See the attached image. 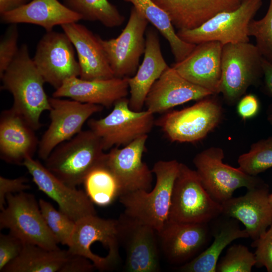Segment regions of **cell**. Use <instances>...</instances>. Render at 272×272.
Wrapping results in <instances>:
<instances>
[{"mask_svg": "<svg viewBox=\"0 0 272 272\" xmlns=\"http://www.w3.org/2000/svg\"><path fill=\"white\" fill-rule=\"evenodd\" d=\"M1 89L13 97L12 107L35 130L41 126L40 117L49 111V98L45 92L43 77L30 56L27 44H23L9 67L0 77Z\"/></svg>", "mask_w": 272, "mask_h": 272, "instance_id": "6da1fadb", "label": "cell"}, {"mask_svg": "<svg viewBox=\"0 0 272 272\" xmlns=\"http://www.w3.org/2000/svg\"><path fill=\"white\" fill-rule=\"evenodd\" d=\"M180 163L176 160H160L152 169L156 178L151 191L137 190L122 194L119 201L124 214L152 227L158 233L169 220L174 183Z\"/></svg>", "mask_w": 272, "mask_h": 272, "instance_id": "7a4b0ae2", "label": "cell"}, {"mask_svg": "<svg viewBox=\"0 0 272 272\" xmlns=\"http://www.w3.org/2000/svg\"><path fill=\"white\" fill-rule=\"evenodd\" d=\"M104 151L100 139L92 130H82L55 147L44 166L62 181L76 187L93 169L105 163Z\"/></svg>", "mask_w": 272, "mask_h": 272, "instance_id": "3957f363", "label": "cell"}, {"mask_svg": "<svg viewBox=\"0 0 272 272\" xmlns=\"http://www.w3.org/2000/svg\"><path fill=\"white\" fill-rule=\"evenodd\" d=\"M119 244L118 220L91 215L76 222L67 251L86 257L96 268L105 271L118 262Z\"/></svg>", "mask_w": 272, "mask_h": 272, "instance_id": "277c9868", "label": "cell"}, {"mask_svg": "<svg viewBox=\"0 0 272 272\" xmlns=\"http://www.w3.org/2000/svg\"><path fill=\"white\" fill-rule=\"evenodd\" d=\"M262 59L255 45L249 42L223 45L220 93L227 104L234 105L248 88L260 84L263 76Z\"/></svg>", "mask_w": 272, "mask_h": 272, "instance_id": "5b68a950", "label": "cell"}, {"mask_svg": "<svg viewBox=\"0 0 272 272\" xmlns=\"http://www.w3.org/2000/svg\"><path fill=\"white\" fill-rule=\"evenodd\" d=\"M222 213V205L210 195L196 170L180 163L172 192L168 221L209 223Z\"/></svg>", "mask_w": 272, "mask_h": 272, "instance_id": "8992f818", "label": "cell"}, {"mask_svg": "<svg viewBox=\"0 0 272 272\" xmlns=\"http://www.w3.org/2000/svg\"><path fill=\"white\" fill-rule=\"evenodd\" d=\"M6 204L0 214V228L23 243L57 250L58 242L43 217L35 196L25 191L8 194Z\"/></svg>", "mask_w": 272, "mask_h": 272, "instance_id": "52a82bcc", "label": "cell"}, {"mask_svg": "<svg viewBox=\"0 0 272 272\" xmlns=\"http://www.w3.org/2000/svg\"><path fill=\"white\" fill-rule=\"evenodd\" d=\"M214 95L183 109L167 111L155 121V124L171 142H198L218 125L223 116L221 104Z\"/></svg>", "mask_w": 272, "mask_h": 272, "instance_id": "ba28073f", "label": "cell"}, {"mask_svg": "<svg viewBox=\"0 0 272 272\" xmlns=\"http://www.w3.org/2000/svg\"><path fill=\"white\" fill-rule=\"evenodd\" d=\"M262 4V0H244L236 10L220 12L197 27L179 29L184 41L198 44L218 41L222 45L249 42L248 27Z\"/></svg>", "mask_w": 272, "mask_h": 272, "instance_id": "9c48e42d", "label": "cell"}, {"mask_svg": "<svg viewBox=\"0 0 272 272\" xmlns=\"http://www.w3.org/2000/svg\"><path fill=\"white\" fill-rule=\"evenodd\" d=\"M221 148L211 147L197 153L193 159L196 171L205 189L212 197L222 204L233 196L241 187L249 189L264 181L257 176L244 173L223 163Z\"/></svg>", "mask_w": 272, "mask_h": 272, "instance_id": "30bf717a", "label": "cell"}, {"mask_svg": "<svg viewBox=\"0 0 272 272\" xmlns=\"http://www.w3.org/2000/svg\"><path fill=\"white\" fill-rule=\"evenodd\" d=\"M154 114L147 110L136 111L126 97L116 101L112 111L100 119H89L88 125L101 140L104 151L125 146L148 135L155 124Z\"/></svg>", "mask_w": 272, "mask_h": 272, "instance_id": "8fae6325", "label": "cell"}, {"mask_svg": "<svg viewBox=\"0 0 272 272\" xmlns=\"http://www.w3.org/2000/svg\"><path fill=\"white\" fill-rule=\"evenodd\" d=\"M49 100L50 122L39 140L37 150L39 158L44 161L58 145L80 132L89 118L103 108L101 105L71 99L52 97Z\"/></svg>", "mask_w": 272, "mask_h": 272, "instance_id": "7c38bea8", "label": "cell"}, {"mask_svg": "<svg viewBox=\"0 0 272 272\" xmlns=\"http://www.w3.org/2000/svg\"><path fill=\"white\" fill-rule=\"evenodd\" d=\"M148 23L133 7L125 27L117 37L104 40L99 36L114 77L130 78L136 73L145 51L144 36Z\"/></svg>", "mask_w": 272, "mask_h": 272, "instance_id": "4fadbf2b", "label": "cell"}, {"mask_svg": "<svg viewBox=\"0 0 272 272\" xmlns=\"http://www.w3.org/2000/svg\"><path fill=\"white\" fill-rule=\"evenodd\" d=\"M32 60L45 82L55 90L66 80L80 76L74 46L64 32H46L38 41Z\"/></svg>", "mask_w": 272, "mask_h": 272, "instance_id": "5bb4252c", "label": "cell"}, {"mask_svg": "<svg viewBox=\"0 0 272 272\" xmlns=\"http://www.w3.org/2000/svg\"><path fill=\"white\" fill-rule=\"evenodd\" d=\"M117 220L119 241L124 245L126 253L124 269L129 272L159 271L156 231L124 214Z\"/></svg>", "mask_w": 272, "mask_h": 272, "instance_id": "9a60e30c", "label": "cell"}, {"mask_svg": "<svg viewBox=\"0 0 272 272\" xmlns=\"http://www.w3.org/2000/svg\"><path fill=\"white\" fill-rule=\"evenodd\" d=\"M148 137L143 135L122 148L113 147L106 153L105 165L118 181L120 195L137 190H150L153 173L142 161Z\"/></svg>", "mask_w": 272, "mask_h": 272, "instance_id": "2e32d148", "label": "cell"}, {"mask_svg": "<svg viewBox=\"0 0 272 272\" xmlns=\"http://www.w3.org/2000/svg\"><path fill=\"white\" fill-rule=\"evenodd\" d=\"M22 165L27 169L38 189L55 201L59 210L74 221L96 215L94 203L85 192L62 181L39 161L28 157Z\"/></svg>", "mask_w": 272, "mask_h": 272, "instance_id": "e0dca14e", "label": "cell"}, {"mask_svg": "<svg viewBox=\"0 0 272 272\" xmlns=\"http://www.w3.org/2000/svg\"><path fill=\"white\" fill-rule=\"evenodd\" d=\"M162 250L172 263H185L209 246L212 235L209 223L168 221L160 232Z\"/></svg>", "mask_w": 272, "mask_h": 272, "instance_id": "ac0fdd59", "label": "cell"}, {"mask_svg": "<svg viewBox=\"0 0 272 272\" xmlns=\"http://www.w3.org/2000/svg\"><path fill=\"white\" fill-rule=\"evenodd\" d=\"M269 188L263 182L247 189L244 195L233 197L222 203V214L243 224L253 240L263 234L272 224V210L268 201Z\"/></svg>", "mask_w": 272, "mask_h": 272, "instance_id": "d6986e66", "label": "cell"}, {"mask_svg": "<svg viewBox=\"0 0 272 272\" xmlns=\"http://www.w3.org/2000/svg\"><path fill=\"white\" fill-rule=\"evenodd\" d=\"M222 47L218 41L196 44L189 54L172 67L186 80L218 95L222 77Z\"/></svg>", "mask_w": 272, "mask_h": 272, "instance_id": "ffe728a7", "label": "cell"}, {"mask_svg": "<svg viewBox=\"0 0 272 272\" xmlns=\"http://www.w3.org/2000/svg\"><path fill=\"white\" fill-rule=\"evenodd\" d=\"M212 95L210 91L191 83L169 66L152 86L145 105L146 110L154 114L164 113L175 106Z\"/></svg>", "mask_w": 272, "mask_h": 272, "instance_id": "44dd1931", "label": "cell"}, {"mask_svg": "<svg viewBox=\"0 0 272 272\" xmlns=\"http://www.w3.org/2000/svg\"><path fill=\"white\" fill-rule=\"evenodd\" d=\"M35 130L12 107L0 115V157L6 162L21 165L38 150Z\"/></svg>", "mask_w": 272, "mask_h": 272, "instance_id": "7402d4cb", "label": "cell"}, {"mask_svg": "<svg viewBox=\"0 0 272 272\" xmlns=\"http://www.w3.org/2000/svg\"><path fill=\"white\" fill-rule=\"evenodd\" d=\"M61 27L76 50L81 70L80 78L93 80L114 77L99 36L78 22L64 24Z\"/></svg>", "mask_w": 272, "mask_h": 272, "instance_id": "603a6c76", "label": "cell"}, {"mask_svg": "<svg viewBox=\"0 0 272 272\" xmlns=\"http://www.w3.org/2000/svg\"><path fill=\"white\" fill-rule=\"evenodd\" d=\"M128 78L106 80H84L72 77L66 80L52 94L55 98H68L84 103L109 108L129 94Z\"/></svg>", "mask_w": 272, "mask_h": 272, "instance_id": "cb8c5ba5", "label": "cell"}, {"mask_svg": "<svg viewBox=\"0 0 272 272\" xmlns=\"http://www.w3.org/2000/svg\"><path fill=\"white\" fill-rule=\"evenodd\" d=\"M143 60L134 76L128 78L129 107L143 110L146 98L155 82L169 67L161 51L156 30L150 28L146 32V48Z\"/></svg>", "mask_w": 272, "mask_h": 272, "instance_id": "d4e9b609", "label": "cell"}, {"mask_svg": "<svg viewBox=\"0 0 272 272\" xmlns=\"http://www.w3.org/2000/svg\"><path fill=\"white\" fill-rule=\"evenodd\" d=\"M179 29L198 27L216 14L237 9L244 0H152Z\"/></svg>", "mask_w": 272, "mask_h": 272, "instance_id": "484cf974", "label": "cell"}, {"mask_svg": "<svg viewBox=\"0 0 272 272\" xmlns=\"http://www.w3.org/2000/svg\"><path fill=\"white\" fill-rule=\"evenodd\" d=\"M213 242L194 258L178 268L184 272H216L220 255L232 241L249 238L245 229H241L239 221L222 214L209 223Z\"/></svg>", "mask_w": 272, "mask_h": 272, "instance_id": "4316f807", "label": "cell"}, {"mask_svg": "<svg viewBox=\"0 0 272 272\" xmlns=\"http://www.w3.org/2000/svg\"><path fill=\"white\" fill-rule=\"evenodd\" d=\"M83 20L58 0H32L26 5L1 15L5 24L27 23L38 25L46 32L54 27Z\"/></svg>", "mask_w": 272, "mask_h": 272, "instance_id": "83f0119b", "label": "cell"}, {"mask_svg": "<svg viewBox=\"0 0 272 272\" xmlns=\"http://www.w3.org/2000/svg\"><path fill=\"white\" fill-rule=\"evenodd\" d=\"M69 256L67 250H49L25 243L20 254L2 271L60 272Z\"/></svg>", "mask_w": 272, "mask_h": 272, "instance_id": "f1b7e54d", "label": "cell"}, {"mask_svg": "<svg viewBox=\"0 0 272 272\" xmlns=\"http://www.w3.org/2000/svg\"><path fill=\"white\" fill-rule=\"evenodd\" d=\"M132 4L168 42L175 62L184 59L196 44L182 40L175 32L168 14L152 0H123Z\"/></svg>", "mask_w": 272, "mask_h": 272, "instance_id": "f546056e", "label": "cell"}, {"mask_svg": "<svg viewBox=\"0 0 272 272\" xmlns=\"http://www.w3.org/2000/svg\"><path fill=\"white\" fill-rule=\"evenodd\" d=\"M83 183L89 198L98 206L110 205L120 194L118 181L105 163L93 169Z\"/></svg>", "mask_w": 272, "mask_h": 272, "instance_id": "4dcf8cb0", "label": "cell"}, {"mask_svg": "<svg viewBox=\"0 0 272 272\" xmlns=\"http://www.w3.org/2000/svg\"><path fill=\"white\" fill-rule=\"evenodd\" d=\"M71 11L83 20L98 21L108 28L120 26L125 21L117 8L108 0H62Z\"/></svg>", "mask_w": 272, "mask_h": 272, "instance_id": "1f68e13d", "label": "cell"}, {"mask_svg": "<svg viewBox=\"0 0 272 272\" xmlns=\"http://www.w3.org/2000/svg\"><path fill=\"white\" fill-rule=\"evenodd\" d=\"M237 162L238 168L251 176L271 168L272 135L252 144L249 151L239 156Z\"/></svg>", "mask_w": 272, "mask_h": 272, "instance_id": "d6a6232c", "label": "cell"}, {"mask_svg": "<svg viewBox=\"0 0 272 272\" xmlns=\"http://www.w3.org/2000/svg\"><path fill=\"white\" fill-rule=\"evenodd\" d=\"M38 202L45 222L58 243L67 246L76 222L59 210H56L50 202L43 199Z\"/></svg>", "mask_w": 272, "mask_h": 272, "instance_id": "836d02e7", "label": "cell"}, {"mask_svg": "<svg viewBox=\"0 0 272 272\" xmlns=\"http://www.w3.org/2000/svg\"><path fill=\"white\" fill-rule=\"evenodd\" d=\"M256 263L254 253L242 244H233L229 247L218 261L216 272H250Z\"/></svg>", "mask_w": 272, "mask_h": 272, "instance_id": "e575fe53", "label": "cell"}, {"mask_svg": "<svg viewBox=\"0 0 272 272\" xmlns=\"http://www.w3.org/2000/svg\"><path fill=\"white\" fill-rule=\"evenodd\" d=\"M248 35L255 38V46L262 57L272 62V0H269L267 11L262 19L250 22Z\"/></svg>", "mask_w": 272, "mask_h": 272, "instance_id": "d590c367", "label": "cell"}, {"mask_svg": "<svg viewBox=\"0 0 272 272\" xmlns=\"http://www.w3.org/2000/svg\"><path fill=\"white\" fill-rule=\"evenodd\" d=\"M18 39L17 24H10L0 41V77L12 63L19 51Z\"/></svg>", "mask_w": 272, "mask_h": 272, "instance_id": "8d00e7d4", "label": "cell"}, {"mask_svg": "<svg viewBox=\"0 0 272 272\" xmlns=\"http://www.w3.org/2000/svg\"><path fill=\"white\" fill-rule=\"evenodd\" d=\"M255 248L257 267H264L268 272H272V224L265 233L251 244Z\"/></svg>", "mask_w": 272, "mask_h": 272, "instance_id": "74e56055", "label": "cell"}, {"mask_svg": "<svg viewBox=\"0 0 272 272\" xmlns=\"http://www.w3.org/2000/svg\"><path fill=\"white\" fill-rule=\"evenodd\" d=\"M24 244L10 233L0 234V271L20 254Z\"/></svg>", "mask_w": 272, "mask_h": 272, "instance_id": "f35d334b", "label": "cell"}, {"mask_svg": "<svg viewBox=\"0 0 272 272\" xmlns=\"http://www.w3.org/2000/svg\"><path fill=\"white\" fill-rule=\"evenodd\" d=\"M24 177L10 179L0 176V209L2 211L6 204V197L8 194L17 193L30 188Z\"/></svg>", "mask_w": 272, "mask_h": 272, "instance_id": "ab89813d", "label": "cell"}, {"mask_svg": "<svg viewBox=\"0 0 272 272\" xmlns=\"http://www.w3.org/2000/svg\"><path fill=\"white\" fill-rule=\"evenodd\" d=\"M237 103V113L244 120L254 117L259 111V102L254 94L244 95Z\"/></svg>", "mask_w": 272, "mask_h": 272, "instance_id": "60d3db41", "label": "cell"}, {"mask_svg": "<svg viewBox=\"0 0 272 272\" xmlns=\"http://www.w3.org/2000/svg\"><path fill=\"white\" fill-rule=\"evenodd\" d=\"M95 268L94 264L89 259L69 253L68 258L60 272H90Z\"/></svg>", "mask_w": 272, "mask_h": 272, "instance_id": "b9f144b4", "label": "cell"}, {"mask_svg": "<svg viewBox=\"0 0 272 272\" xmlns=\"http://www.w3.org/2000/svg\"><path fill=\"white\" fill-rule=\"evenodd\" d=\"M263 72L262 90L267 95L272 96V62L262 59ZM268 108L272 109V104Z\"/></svg>", "mask_w": 272, "mask_h": 272, "instance_id": "7bdbcfd3", "label": "cell"}, {"mask_svg": "<svg viewBox=\"0 0 272 272\" xmlns=\"http://www.w3.org/2000/svg\"><path fill=\"white\" fill-rule=\"evenodd\" d=\"M32 0H0V15L7 13L28 4Z\"/></svg>", "mask_w": 272, "mask_h": 272, "instance_id": "ee69618b", "label": "cell"}, {"mask_svg": "<svg viewBox=\"0 0 272 272\" xmlns=\"http://www.w3.org/2000/svg\"><path fill=\"white\" fill-rule=\"evenodd\" d=\"M267 119L272 125V109L268 108L267 110Z\"/></svg>", "mask_w": 272, "mask_h": 272, "instance_id": "f6af8a7d", "label": "cell"}, {"mask_svg": "<svg viewBox=\"0 0 272 272\" xmlns=\"http://www.w3.org/2000/svg\"><path fill=\"white\" fill-rule=\"evenodd\" d=\"M268 201L272 210V193L268 195Z\"/></svg>", "mask_w": 272, "mask_h": 272, "instance_id": "bcb514c9", "label": "cell"}]
</instances>
